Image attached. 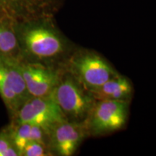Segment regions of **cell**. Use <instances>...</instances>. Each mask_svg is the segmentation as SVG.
Returning a JSON list of instances; mask_svg holds the SVG:
<instances>
[{"mask_svg": "<svg viewBox=\"0 0 156 156\" xmlns=\"http://www.w3.org/2000/svg\"><path fill=\"white\" fill-rule=\"evenodd\" d=\"M0 96L5 103L6 107L15 116L24 103L18 95L5 83L4 80L0 81Z\"/></svg>", "mask_w": 156, "mask_h": 156, "instance_id": "cell-12", "label": "cell"}, {"mask_svg": "<svg viewBox=\"0 0 156 156\" xmlns=\"http://www.w3.org/2000/svg\"><path fill=\"white\" fill-rule=\"evenodd\" d=\"M87 132L85 123L69 121L59 123L48 134L51 148L58 155H73Z\"/></svg>", "mask_w": 156, "mask_h": 156, "instance_id": "cell-8", "label": "cell"}, {"mask_svg": "<svg viewBox=\"0 0 156 156\" xmlns=\"http://www.w3.org/2000/svg\"><path fill=\"white\" fill-rule=\"evenodd\" d=\"M20 153L13 144L9 129L0 132V156H18Z\"/></svg>", "mask_w": 156, "mask_h": 156, "instance_id": "cell-13", "label": "cell"}, {"mask_svg": "<svg viewBox=\"0 0 156 156\" xmlns=\"http://www.w3.org/2000/svg\"><path fill=\"white\" fill-rule=\"evenodd\" d=\"M0 53L7 58L18 59L20 51L15 30L0 24Z\"/></svg>", "mask_w": 156, "mask_h": 156, "instance_id": "cell-10", "label": "cell"}, {"mask_svg": "<svg viewBox=\"0 0 156 156\" xmlns=\"http://www.w3.org/2000/svg\"><path fill=\"white\" fill-rule=\"evenodd\" d=\"M20 55L38 60H48L63 53L64 44L55 31L33 23L22 25L16 30Z\"/></svg>", "mask_w": 156, "mask_h": 156, "instance_id": "cell-2", "label": "cell"}, {"mask_svg": "<svg viewBox=\"0 0 156 156\" xmlns=\"http://www.w3.org/2000/svg\"><path fill=\"white\" fill-rule=\"evenodd\" d=\"M1 65H2V62H1V60H0V67H1Z\"/></svg>", "mask_w": 156, "mask_h": 156, "instance_id": "cell-16", "label": "cell"}, {"mask_svg": "<svg viewBox=\"0 0 156 156\" xmlns=\"http://www.w3.org/2000/svg\"><path fill=\"white\" fill-rule=\"evenodd\" d=\"M15 117L17 124L38 126L48 136L56 125L67 121L51 95L30 98L20 108Z\"/></svg>", "mask_w": 156, "mask_h": 156, "instance_id": "cell-4", "label": "cell"}, {"mask_svg": "<svg viewBox=\"0 0 156 156\" xmlns=\"http://www.w3.org/2000/svg\"><path fill=\"white\" fill-rule=\"evenodd\" d=\"M96 101H128L132 93V86L126 77L117 75L90 92Z\"/></svg>", "mask_w": 156, "mask_h": 156, "instance_id": "cell-9", "label": "cell"}, {"mask_svg": "<svg viewBox=\"0 0 156 156\" xmlns=\"http://www.w3.org/2000/svg\"><path fill=\"white\" fill-rule=\"evenodd\" d=\"M31 125L28 124H17L12 127H9L12 140L15 147L18 151L20 155H22L23 151L30 142Z\"/></svg>", "mask_w": 156, "mask_h": 156, "instance_id": "cell-11", "label": "cell"}, {"mask_svg": "<svg viewBox=\"0 0 156 156\" xmlns=\"http://www.w3.org/2000/svg\"><path fill=\"white\" fill-rule=\"evenodd\" d=\"M51 95L67 121L75 123H85L96 102L71 74L60 77Z\"/></svg>", "mask_w": 156, "mask_h": 156, "instance_id": "cell-1", "label": "cell"}, {"mask_svg": "<svg viewBox=\"0 0 156 156\" xmlns=\"http://www.w3.org/2000/svg\"><path fill=\"white\" fill-rule=\"evenodd\" d=\"M46 146L36 142H29L23 151L22 155L24 156H46L48 155L46 151Z\"/></svg>", "mask_w": 156, "mask_h": 156, "instance_id": "cell-14", "label": "cell"}, {"mask_svg": "<svg viewBox=\"0 0 156 156\" xmlns=\"http://www.w3.org/2000/svg\"><path fill=\"white\" fill-rule=\"evenodd\" d=\"M46 136H48V134L41 127L36 125H31L30 142H36L45 146H47L46 142Z\"/></svg>", "mask_w": 156, "mask_h": 156, "instance_id": "cell-15", "label": "cell"}, {"mask_svg": "<svg viewBox=\"0 0 156 156\" xmlns=\"http://www.w3.org/2000/svg\"><path fill=\"white\" fill-rule=\"evenodd\" d=\"M29 93L32 97L51 95L60 79L57 72L40 64L24 63L17 60Z\"/></svg>", "mask_w": 156, "mask_h": 156, "instance_id": "cell-7", "label": "cell"}, {"mask_svg": "<svg viewBox=\"0 0 156 156\" xmlns=\"http://www.w3.org/2000/svg\"><path fill=\"white\" fill-rule=\"evenodd\" d=\"M51 0H0V24L16 31L46 15Z\"/></svg>", "mask_w": 156, "mask_h": 156, "instance_id": "cell-6", "label": "cell"}, {"mask_svg": "<svg viewBox=\"0 0 156 156\" xmlns=\"http://www.w3.org/2000/svg\"><path fill=\"white\" fill-rule=\"evenodd\" d=\"M69 73L89 92L119 75L104 58L90 51L80 52L70 59Z\"/></svg>", "mask_w": 156, "mask_h": 156, "instance_id": "cell-3", "label": "cell"}, {"mask_svg": "<svg viewBox=\"0 0 156 156\" xmlns=\"http://www.w3.org/2000/svg\"><path fill=\"white\" fill-rule=\"evenodd\" d=\"M127 115L128 101H96L85 125L93 135L108 133L125 125Z\"/></svg>", "mask_w": 156, "mask_h": 156, "instance_id": "cell-5", "label": "cell"}]
</instances>
